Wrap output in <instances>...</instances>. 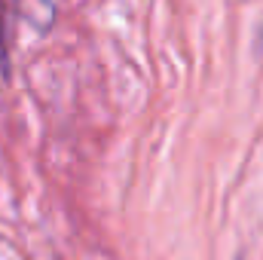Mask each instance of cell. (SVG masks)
Returning a JSON list of instances; mask_svg holds the SVG:
<instances>
[{
  "label": "cell",
  "instance_id": "obj_1",
  "mask_svg": "<svg viewBox=\"0 0 263 260\" xmlns=\"http://www.w3.org/2000/svg\"><path fill=\"white\" fill-rule=\"evenodd\" d=\"M9 65V46H6V0H0V70Z\"/></svg>",
  "mask_w": 263,
  "mask_h": 260
}]
</instances>
